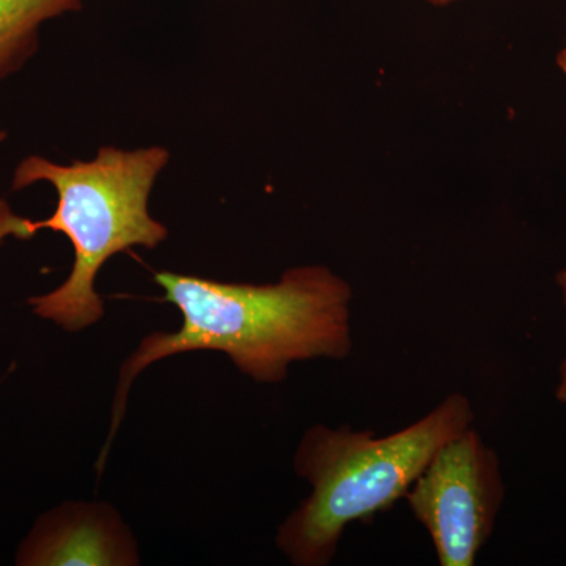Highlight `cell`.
<instances>
[{
	"label": "cell",
	"mask_w": 566,
	"mask_h": 566,
	"mask_svg": "<svg viewBox=\"0 0 566 566\" xmlns=\"http://www.w3.org/2000/svg\"><path fill=\"white\" fill-rule=\"evenodd\" d=\"M164 300L177 305V333L147 335L123 364L115 392L111 434L96 469L103 471L112 438L125 416L129 387L150 365L175 354L226 353L241 374L279 385L293 363L342 360L353 352L349 283L329 268L301 266L277 283H223L159 271Z\"/></svg>",
	"instance_id": "1"
},
{
	"label": "cell",
	"mask_w": 566,
	"mask_h": 566,
	"mask_svg": "<svg viewBox=\"0 0 566 566\" xmlns=\"http://www.w3.org/2000/svg\"><path fill=\"white\" fill-rule=\"evenodd\" d=\"M169 158L170 153L163 147L133 151L103 147L92 161L70 166L39 155L22 159L11 191L50 182L57 205L50 218L32 221L14 214L0 200V245L7 238L28 241L48 229L65 234L74 249L69 279L51 293L28 301L33 314L69 333H80L103 318L104 303L95 281L104 263L136 245L156 248L169 234L148 211L153 186Z\"/></svg>",
	"instance_id": "2"
},
{
	"label": "cell",
	"mask_w": 566,
	"mask_h": 566,
	"mask_svg": "<svg viewBox=\"0 0 566 566\" xmlns=\"http://www.w3.org/2000/svg\"><path fill=\"white\" fill-rule=\"evenodd\" d=\"M474 422L463 394H450L433 411L389 436L349 424H314L301 439L294 471L312 494L279 527V549L296 566H326L346 527L368 524L392 509L434 453Z\"/></svg>",
	"instance_id": "3"
},
{
	"label": "cell",
	"mask_w": 566,
	"mask_h": 566,
	"mask_svg": "<svg viewBox=\"0 0 566 566\" xmlns=\"http://www.w3.org/2000/svg\"><path fill=\"white\" fill-rule=\"evenodd\" d=\"M504 497L497 453L472 427L442 444L405 495L441 566L476 564Z\"/></svg>",
	"instance_id": "4"
},
{
	"label": "cell",
	"mask_w": 566,
	"mask_h": 566,
	"mask_svg": "<svg viewBox=\"0 0 566 566\" xmlns=\"http://www.w3.org/2000/svg\"><path fill=\"white\" fill-rule=\"evenodd\" d=\"M22 566L139 565L136 543L106 504H66L40 517L18 551Z\"/></svg>",
	"instance_id": "5"
},
{
	"label": "cell",
	"mask_w": 566,
	"mask_h": 566,
	"mask_svg": "<svg viewBox=\"0 0 566 566\" xmlns=\"http://www.w3.org/2000/svg\"><path fill=\"white\" fill-rule=\"evenodd\" d=\"M81 9L82 0H0V81L39 50L43 22Z\"/></svg>",
	"instance_id": "6"
},
{
	"label": "cell",
	"mask_w": 566,
	"mask_h": 566,
	"mask_svg": "<svg viewBox=\"0 0 566 566\" xmlns=\"http://www.w3.org/2000/svg\"><path fill=\"white\" fill-rule=\"evenodd\" d=\"M557 286L560 289L562 301H564L565 308V340H566V268L557 274ZM556 398L560 403L566 405V344L564 359H562L560 367H558V379L556 387Z\"/></svg>",
	"instance_id": "7"
},
{
	"label": "cell",
	"mask_w": 566,
	"mask_h": 566,
	"mask_svg": "<svg viewBox=\"0 0 566 566\" xmlns=\"http://www.w3.org/2000/svg\"><path fill=\"white\" fill-rule=\"evenodd\" d=\"M558 65H560V69L564 70V73L566 74V46L565 50L558 54Z\"/></svg>",
	"instance_id": "8"
},
{
	"label": "cell",
	"mask_w": 566,
	"mask_h": 566,
	"mask_svg": "<svg viewBox=\"0 0 566 566\" xmlns=\"http://www.w3.org/2000/svg\"><path fill=\"white\" fill-rule=\"evenodd\" d=\"M430 3H434V6H447V3L455 2V0H428Z\"/></svg>",
	"instance_id": "9"
},
{
	"label": "cell",
	"mask_w": 566,
	"mask_h": 566,
	"mask_svg": "<svg viewBox=\"0 0 566 566\" xmlns=\"http://www.w3.org/2000/svg\"><path fill=\"white\" fill-rule=\"evenodd\" d=\"M6 137H7L6 129H3L2 126H0V144H2L3 140H6Z\"/></svg>",
	"instance_id": "10"
}]
</instances>
